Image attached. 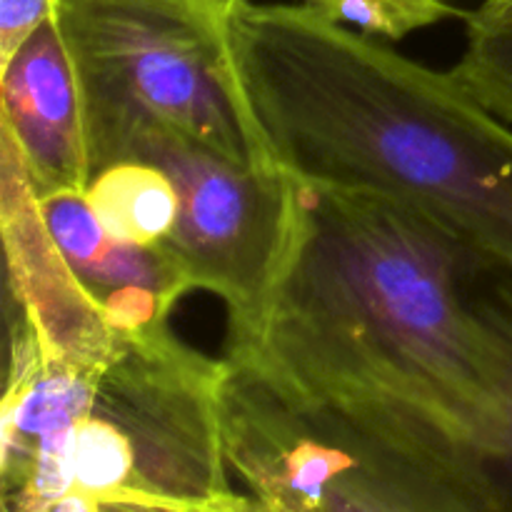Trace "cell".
Returning a JSON list of instances; mask_svg holds the SVG:
<instances>
[{"label": "cell", "mask_w": 512, "mask_h": 512, "mask_svg": "<svg viewBox=\"0 0 512 512\" xmlns=\"http://www.w3.org/2000/svg\"><path fill=\"white\" fill-rule=\"evenodd\" d=\"M293 178L278 283L258 330L225 358L308 393L415 410L483 458L500 423L493 360L468 300L483 253L378 190Z\"/></svg>", "instance_id": "obj_1"}, {"label": "cell", "mask_w": 512, "mask_h": 512, "mask_svg": "<svg viewBox=\"0 0 512 512\" xmlns=\"http://www.w3.org/2000/svg\"><path fill=\"white\" fill-rule=\"evenodd\" d=\"M225 360L230 478L268 512H498L478 453L435 420Z\"/></svg>", "instance_id": "obj_2"}, {"label": "cell", "mask_w": 512, "mask_h": 512, "mask_svg": "<svg viewBox=\"0 0 512 512\" xmlns=\"http://www.w3.org/2000/svg\"><path fill=\"white\" fill-rule=\"evenodd\" d=\"M83 100L93 175L163 128L258 170H285L208 0H55Z\"/></svg>", "instance_id": "obj_3"}, {"label": "cell", "mask_w": 512, "mask_h": 512, "mask_svg": "<svg viewBox=\"0 0 512 512\" xmlns=\"http://www.w3.org/2000/svg\"><path fill=\"white\" fill-rule=\"evenodd\" d=\"M143 160L173 178L175 233L163 245L190 288L225 305L228 345L258 330L290 245L293 170L240 165L208 145L163 128L138 130L118 163Z\"/></svg>", "instance_id": "obj_4"}, {"label": "cell", "mask_w": 512, "mask_h": 512, "mask_svg": "<svg viewBox=\"0 0 512 512\" xmlns=\"http://www.w3.org/2000/svg\"><path fill=\"white\" fill-rule=\"evenodd\" d=\"M225 378L228 360L195 350L170 323L123 335L88 413L123 440L135 493L208 498L235 488L223 445Z\"/></svg>", "instance_id": "obj_5"}, {"label": "cell", "mask_w": 512, "mask_h": 512, "mask_svg": "<svg viewBox=\"0 0 512 512\" xmlns=\"http://www.w3.org/2000/svg\"><path fill=\"white\" fill-rule=\"evenodd\" d=\"M0 110L38 198L85 190L93 170L83 100L55 15L0 68Z\"/></svg>", "instance_id": "obj_6"}, {"label": "cell", "mask_w": 512, "mask_h": 512, "mask_svg": "<svg viewBox=\"0 0 512 512\" xmlns=\"http://www.w3.org/2000/svg\"><path fill=\"white\" fill-rule=\"evenodd\" d=\"M38 205L68 268L123 335L170 323L175 305L193 293L165 248H143L108 233L85 190L43 195Z\"/></svg>", "instance_id": "obj_7"}, {"label": "cell", "mask_w": 512, "mask_h": 512, "mask_svg": "<svg viewBox=\"0 0 512 512\" xmlns=\"http://www.w3.org/2000/svg\"><path fill=\"white\" fill-rule=\"evenodd\" d=\"M468 300L488 345L500 395L498 433L480 465L495 510L512 512V265L480 258L468 275Z\"/></svg>", "instance_id": "obj_8"}, {"label": "cell", "mask_w": 512, "mask_h": 512, "mask_svg": "<svg viewBox=\"0 0 512 512\" xmlns=\"http://www.w3.org/2000/svg\"><path fill=\"white\" fill-rule=\"evenodd\" d=\"M85 198L108 233L143 248H163L180 218L173 178L143 160L100 168L85 185Z\"/></svg>", "instance_id": "obj_9"}, {"label": "cell", "mask_w": 512, "mask_h": 512, "mask_svg": "<svg viewBox=\"0 0 512 512\" xmlns=\"http://www.w3.org/2000/svg\"><path fill=\"white\" fill-rule=\"evenodd\" d=\"M468 43L453 75L495 115L512 125V18L475 20L465 15Z\"/></svg>", "instance_id": "obj_10"}, {"label": "cell", "mask_w": 512, "mask_h": 512, "mask_svg": "<svg viewBox=\"0 0 512 512\" xmlns=\"http://www.w3.org/2000/svg\"><path fill=\"white\" fill-rule=\"evenodd\" d=\"M303 3L335 23L388 43L448 20H465L468 15L448 0H303Z\"/></svg>", "instance_id": "obj_11"}, {"label": "cell", "mask_w": 512, "mask_h": 512, "mask_svg": "<svg viewBox=\"0 0 512 512\" xmlns=\"http://www.w3.org/2000/svg\"><path fill=\"white\" fill-rule=\"evenodd\" d=\"M55 15V0H0V68Z\"/></svg>", "instance_id": "obj_12"}, {"label": "cell", "mask_w": 512, "mask_h": 512, "mask_svg": "<svg viewBox=\"0 0 512 512\" xmlns=\"http://www.w3.org/2000/svg\"><path fill=\"white\" fill-rule=\"evenodd\" d=\"M233 490L208 495V498H163V495L125 493L98 500V508L100 512H238L233 503Z\"/></svg>", "instance_id": "obj_13"}, {"label": "cell", "mask_w": 512, "mask_h": 512, "mask_svg": "<svg viewBox=\"0 0 512 512\" xmlns=\"http://www.w3.org/2000/svg\"><path fill=\"white\" fill-rule=\"evenodd\" d=\"M468 18L475 20H510L512 0H483L475 10H470Z\"/></svg>", "instance_id": "obj_14"}, {"label": "cell", "mask_w": 512, "mask_h": 512, "mask_svg": "<svg viewBox=\"0 0 512 512\" xmlns=\"http://www.w3.org/2000/svg\"><path fill=\"white\" fill-rule=\"evenodd\" d=\"M48 512H100V508H98V500L90 498V495L70 493L65 495L60 503H55Z\"/></svg>", "instance_id": "obj_15"}, {"label": "cell", "mask_w": 512, "mask_h": 512, "mask_svg": "<svg viewBox=\"0 0 512 512\" xmlns=\"http://www.w3.org/2000/svg\"><path fill=\"white\" fill-rule=\"evenodd\" d=\"M208 3L213 5V8L218 10V13L223 15V18H230V15L238 13V10L243 8L245 3H250V0H208Z\"/></svg>", "instance_id": "obj_16"}]
</instances>
